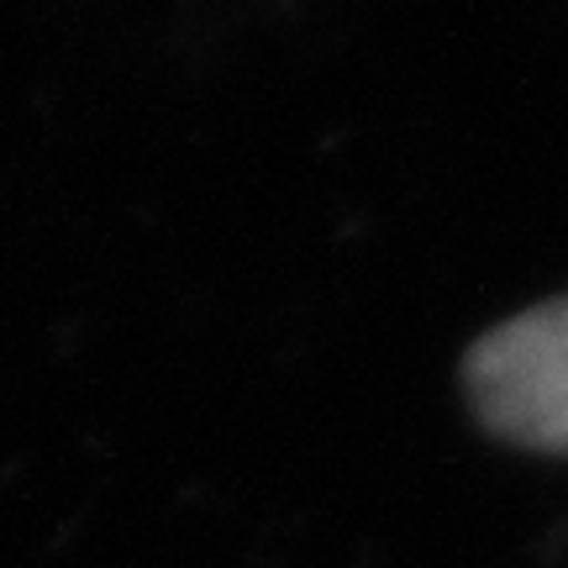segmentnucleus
Listing matches in <instances>:
<instances>
[{
	"mask_svg": "<svg viewBox=\"0 0 568 568\" xmlns=\"http://www.w3.org/2000/svg\"><path fill=\"white\" fill-rule=\"evenodd\" d=\"M468 389L500 437L568 453V301L495 326L468 358Z\"/></svg>",
	"mask_w": 568,
	"mask_h": 568,
	"instance_id": "nucleus-1",
	"label": "nucleus"
}]
</instances>
